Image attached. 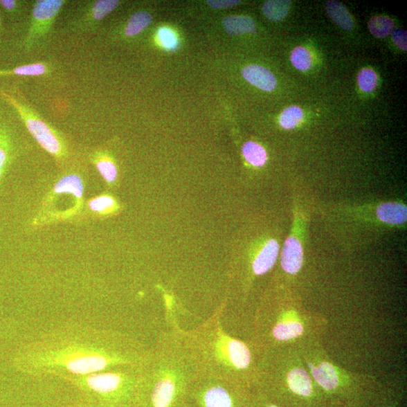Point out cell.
<instances>
[{
    "label": "cell",
    "mask_w": 407,
    "mask_h": 407,
    "mask_svg": "<svg viewBox=\"0 0 407 407\" xmlns=\"http://www.w3.org/2000/svg\"><path fill=\"white\" fill-rule=\"evenodd\" d=\"M291 61L296 69L307 71L311 66V55L307 48L296 47L291 53Z\"/></svg>",
    "instance_id": "cb8c5ba5"
},
{
    "label": "cell",
    "mask_w": 407,
    "mask_h": 407,
    "mask_svg": "<svg viewBox=\"0 0 407 407\" xmlns=\"http://www.w3.org/2000/svg\"><path fill=\"white\" fill-rule=\"evenodd\" d=\"M395 44L404 51L407 50V34L403 29H396L392 33Z\"/></svg>",
    "instance_id": "83f0119b"
},
{
    "label": "cell",
    "mask_w": 407,
    "mask_h": 407,
    "mask_svg": "<svg viewBox=\"0 0 407 407\" xmlns=\"http://www.w3.org/2000/svg\"><path fill=\"white\" fill-rule=\"evenodd\" d=\"M242 152L246 160L253 166L260 167L266 163V152L257 143H246L243 146Z\"/></svg>",
    "instance_id": "44dd1931"
},
{
    "label": "cell",
    "mask_w": 407,
    "mask_h": 407,
    "mask_svg": "<svg viewBox=\"0 0 407 407\" xmlns=\"http://www.w3.org/2000/svg\"><path fill=\"white\" fill-rule=\"evenodd\" d=\"M303 116L300 107H290L284 109L280 116L279 123L284 129H292L302 121Z\"/></svg>",
    "instance_id": "603a6c76"
},
{
    "label": "cell",
    "mask_w": 407,
    "mask_h": 407,
    "mask_svg": "<svg viewBox=\"0 0 407 407\" xmlns=\"http://www.w3.org/2000/svg\"><path fill=\"white\" fill-rule=\"evenodd\" d=\"M25 5L26 3L20 0H0V11L8 18L15 19L22 15Z\"/></svg>",
    "instance_id": "d4e9b609"
},
{
    "label": "cell",
    "mask_w": 407,
    "mask_h": 407,
    "mask_svg": "<svg viewBox=\"0 0 407 407\" xmlns=\"http://www.w3.org/2000/svg\"><path fill=\"white\" fill-rule=\"evenodd\" d=\"M88 160L108 185L114 186L116 183L118 177V168L105 152L101 149L92 150L88 156Z\"/></svg>",
    "instance_id": "8fae6325"
},
{
    "label": "cell",
    "mask_w": 407,
    "mask_h": 407,
    "mask_svg": "<svg viewBox=\"0 0 407 407\" xmlns=\"http://www.w3.org/2000/svg\"><path fill=\"white\" fill-rule=\"evenodd\" d=\"M326 10L329 18L339 28L345 30H350L353 28L354 21L352 17L341 2L330 0L326 4Z\"/></svg>",
    "instance_id": "e0dca14e"
},
{
    "label": "cell",
    "mask_w": 407,
    "mask_h": 407,
    "mask_svg": "<svg viewBox=\"0 0 407 407\" xmlns=\"http://www.w3.org/2000/svg\"><path fill=\"white\" fill-rule=\"evenodd\" d=\"M377 214L381 221L389 224H402L406 221L407 210L403 204L388 202L378 207Z\"/></svg>",
    "instance_id": "2e32d148"
},
{
    "label": "cell",
    "mask_w": 407,
    "mask_h": 407,
    "mask_svg": "<svg viewBox=\"0 0 407 407\" xmlns=\"http://www.w3.org/2000/svg\"><path fill=\"white\" fill-rule=\"evenodd\" d=\"M152 21V15L147 12H138L131 15L125 28L126 37H133L145 30Z\"/></svg>",
    "instance_id": "ffe728a7"
},
{
    "label": "cell",
    "mask_w": 407,
    "mask_h": 407,
    "mask_svg": "<svg viewBox=\"0 0 407 407\" xmlns=\"http://www.w3.org/2000/svg\"><path fill=\"white\" fill-rule=\"evenodd\" d=\"M193 397L197 407H245L243 395L224 386L197 390Z\"/></svg>",
    "instance_id": "52a82bcc"
},
{
    "label": "cell",
    "mask_w": 407,
    "mask_h": 407,
    "mask_svg": "<svg viewBox=\"0 0 407 407\" xmlns=\"http://www.w3.org/2000/svg\"><path fill=\"white\" fill-rule=\"evenodd\" d=\"M105 330L70 325L23 345L15 366L33 377L84 376L120 365L135 366L138 357Z\"/></svg>",
    "instance_id": "6da1fadb"
},
{
    "label": "cell",
    "mask_w": 407,
    "mask_h": 407,
    "mask_svg": "<svg viewBox=\"0 0 407 407\" xmlns=\"http://www.w3.org/2000/svg\"><path fill=\"white\" fill-rule=\"evenodd\" d=\"M377 73L370 68L363 69L359 74V86L363 91L370 92L374 90L377 87Z\"/></svg>",
    "instance_id": "484cf974"
},
{
    "label": "cell",
    "mask_w": 407,
    "mask_h": 407,
    "mask_svg": "<svg viewBox=\"0 0 407 407\" xmlns=\"http://www.w3.org/2000/svg\"><path fill=\"white\" fill-rule=\"evenodd\" d=\"M65 4L64 0H38L34 3L26 35L19 46L22 52L30 53L46 42Z\"/></svg>",
    "instance_id": "8992f818"
},
{
    "label": "cell",
    "mask_w": 407,
    "mask_h": 407,
    "mask_svg": "<svg viewBox=\"0 0 407 407\" xmlns=\"http://www.w3.org/2000/svg\"><path fill=\"white\" fill-rule=\"evenodd\" d=\"M84 159L80 156L62 173L46 193L30 226L33 228L59 223L86 221L84 190L87 180L83 174Z\"/></svg>",
    "instance_id": "7a4b0ae2"
},
{
    "label": "cell",
    "mask_w": 407,
    "mask_h": 407,
    "mask_svg": "<svg viewBox=\"0 0 407 407\" xmlns=\"http://www.w3.org/2000/svg\"><path fill=\"white\" fill-rule=\"evenodd\" d=\"M226 31L230 35H241L247 33L256 31V24L247 16L228 17L223 21Z\"/></svg>",
    "instance_id": "ac0fdd59"
},
{
    "label": "cell",
    "mask_w": 407,
    "mask_h": 407,
    "mask_svg": "<svg viewBox=\"0 0 407 407\" xmlns=\"http://www.w3.org/2000/svg\"><path fill=\"white\" fill-rule=\"evenodd\" d=\"M291 1L270 0L262 5V10L268 19L273 21L283 20L290 11Z\"/></svg>",
    "instance_id": "d6986e66"
},
{
    "label": "cell",
    "mask_w": 407,
    "mask_h": 407,
    "mask_svg": "<svg viewBox=\"0 0 407 407\" xmlns=\"http://www.w3.org/2000/svg\"><path fill=\"white\" fill-rule=\"evenodd\" d=\"M395 27L392 19L386 16H374L370 20L368 28L373 36L385 38L389 35Z\"/></svg>",
    "instance_id": "7402d4cb"
},
{
    "label": "cell",
    "mask_w": 407,
    "mask_h": 407,
    "mask_svg": "<svg viewBox=\"0 0 407 407\" xmlns=\"http://www.w3.org/2000/svg\"><path fill=\"white\" fill-rule=\"evenodd\" d=\"M117 0H97L88 3L71 21V27L80 32L94 30L96 26L120 5Z\"/></svg>",
    "instance_id": "ba28073f"
},
{
    "label": "cell",
    "mask_w": 407,
    "mask_h": 407,
    "mask_svg": "<svg viewBox=\"0 0 407 407\" xmlns=\"http://www.w3.org/2000/svg\"><path fill=\"white\" fill-rule=\"evenodd\" d=\"M226 347L228 359L234 368L240 370L250 368L252 354L247 345L237 339H230Z\"/></svg>",
    "instance_id": "5bb4252c"
},
{
    "label": "cell",
    "mask_w": 407,
    "mask_h": 407,
    "mask_svg": "<svg viewBox=\"0 0 407 407\" xmlns=\"http://www.w3.org/2000/svg\"><path fill=\"white\" fill-rule=\"evenodd\" d=\"M303 264V250L298 239L291 236L284 242L282 253V269L289 275L298 273Z\"/></svg>",
    "instance_id": "30bf717a"
},
{
    "label": "cell",
    "mask_w": 407,
    "mask_h": 407,
    "mask_svg": "<svg viewBox=\"0 0 407 407\" xmlns=\"http://www.w3.org/2000/svg\"><path fill=\"white\" fill-rule=\"evenodd\" d=\"M0 100L15 110L24 128L53 159L61 172L80 156L69 139L48 123L28 103L18 83L0 82Z\"/></svg>",
    "instance_id": "3957f363"
},
{
    "label": "cell",
    "mask_w": 407,
    "mask_h": 407,
    "mask_svg": "<svg viewBox=\"0 0 407 407\" xmlns=\"http://www.w3.org/2000/svg\"><path fill=\"white\" fill-rule=\"evenodd\" d=\"M118 209V203L111 195L100 194L86 201V206H84L86 221L104 219L114 214Z\"/></svg>",
    "instance_id": "9c48e42d"
},
{
    "label": "cell",
    "mask_w": 407,
    "mask_h": 407,
    "mask_svg": "<svg viewBox=\"0 0 407 407\" xmlns=\"http://www.w3.org/2000/svg\"><path fill=\"white\" fill-rule=\"evenodd\" d=\"M242 75L253 86L266 91H273L277 86L275 75L264 66L259 65L246 66L242 71Z\"/></svg>",
    "instance_id": "7c38bea8"
},
{
    "label": "cell",
    "mask_w": 407,
    "mask_h": 407,
    "mask_svg": "<svg viewBox=\"0 0 407 407\" xmlns=\"http://www.w3.org/2000/svg\"><path fill=\"white\" fill-rule=\"evenodd\" d=\"M158 39L166 49L172 50L177 46V39L175 34L168 28H161L158 32Z\"/></svg>",
    "instance_id": "4316f807"
},
{
    "label": "cell",
    "mask_w": 407,
    "mask_h": 407,
    "mask_svg": "<svg viewBox=\"0 0 407 407\" xmlns=\"http://www.w3.org/2000/svg\"><path fill=\"white\" fill-rule=\"evenodd\" d=\"M3 32V13L0 11V45L2 44V37Z\"/></svg>",
    "instance_id": "4dcf8cb0"
},
{
    "label": "cell",
    "mask_w": 407,
    "mask_h": 407,
    "mask_svg": "<svg viewBox=\"0 0 407 407\" xmlns=\"http://www.w3.org/2000/svg\"><path fill=\"white\" fill-rule=\"evenodd\" d=\"M279 245L275 240H269L253 262V271L257 275L267 273L275 264Z\"/></svg>",
    "instance_id": "9a60e30c"
},
{
    "label": "cell",
    "mask_w": 407,
    "mask_h": 407,
    "mask_svg": "<svg viewBox=\"0 0 407 407\" xmlns=\"http://www.w3.org/2000/svg\"><path fill=\"white\" fill-rule=\"evenodd\" d=\"M52 66L46 62H36L8 69H0V79L12 78H39L52 73Z\"/></svg>",
    "instance_id": "4fadbf2b"
},
{
    "label": "cell",
    "mask_w": 407,
    "mask_h": 407,
    "mask_svg": "<svg viewBox=\"0 0 407 407\" xmlns=\"http://www.w3.org/2000/svg\"><path fill=\"white\" fill-rule=\"evenodd\" d=\"M73 386L81 399L96 407H134L141 377L133 370L111 368L84 376L61 378Z\"/></svg>",
    "instance_id": "277c9868"
},
{
    "label": "cell",
    "mask_w": 407,
    "mask_h": 407,
    "mask_svg": "<svg viewBox=\"0 0 407 407\" xmlns=\"http://www.w3.org/2000/svg\"><path fill=\"white\" fill-rule=\"evenodd\" d=\"M24 126L10 107L0 100V183L24 154Z\"/></svg>",
    "instance_id": "5b68a950"
},
{
    "label": "cell",
    "mask_w": 407,
    "mask_h": 407,
    "mask_svg": "<svg viewBox=\"0 0 407 407\" xmlns=\"http://www.w3.org/2000/svg\"><path fill=\"white\" fill-rule=\"evenodd\" d=\"M240 3V1H236V0H222V1H218V0L214 1V0H210V1H208V5L211 8H217V10H223V8L233 7Z\"/></svg>",
    "instance_id": "f1b7e54d"
},
{
    "label": "cell",
    "mask_w": 407,
    "mask_h": 407,
    "mask_svg": "<svg viewBox=\"0 0 407 407\" xmlns=\"http://www.w3.org/2000/svg\"><path fill=\"white\" fill-rule=\"evenodd\" d=\"M66 407H96V406H92L91 404H89L87 401H84V400L81 399V398H80V399L78 401H76L73 404L67 406Z\"/></svg>",
    "instance_id": "f546056e"
}]
</instances>
